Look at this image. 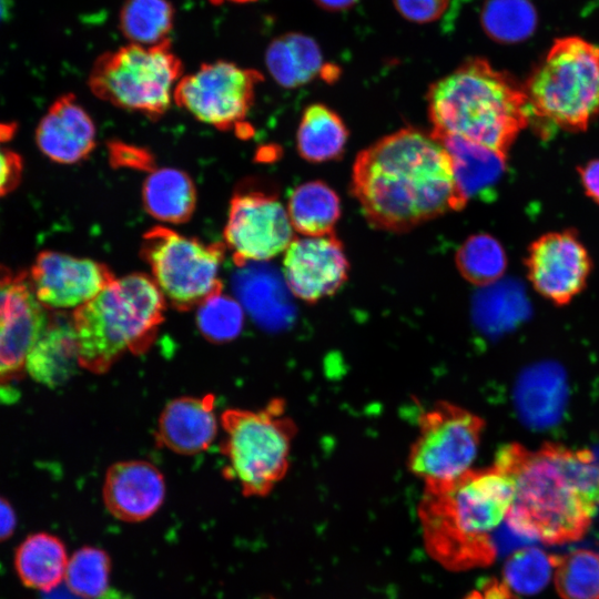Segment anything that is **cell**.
Here are the masks:
<instances>
[{"mask_svg": "<svg viewBox=\"0 0 599 599\" xmlns=\"http://www.w3.org/2000/svg\"><path fill=\"white\" fill-rule=\"evenodd\" d=\"M597 451H598V456H599V450H597Z\"/></svg>", "mask_w": 599, "mask_h": 599, "instance_id": "45", "label": "cell"}, {"mask_svg": "<svg viewBox=\"0 0 599 599\" xmlns=\"http://www.w3.org/2000/svg\"><path fill=\"white\" fill-rule=\"evenodd\" d=\"M225 251L224 243H205L155 226L143 235L140 253L166 303L186 312L223 292L220 274Z\"/></svg>", "mask_w": 599, "mask_h": 599, "instance_id": "9", "label": "cell"}, {"mask_svg": "<svg viewBox=\"0 0 599 599\" xmlns=\"http://www.w3.org/2000/svg\"><path fill=\"white\" fill-rule=\"evenodd\" d=\"M77 366L79 362L71 318L50 312L47 325L28 353L26 373L35 382L54 387L65 383Z\"/></svg>", "mask_w": 599, "mask_h": 599, "instance_id": "21", "label": "cell"}, {"mask_svg": "<svg viewBox=\"0 0 599 599\" xmlns=\"http://www.w3.org/2000/svg\"><path fill=\"white\" fill-rule=\"evenodd\" d=\"M456 265L461 276L477 286L498 282L507 267L502 245L486 233L470 235L456 252Z\"/></svg>", "mask_w": 599, "mask_h": 599, "instance_id": "30", "label": "cell"}, {"mask_svg": "<svg viewBox=\"0 0 599 599\" xmlns=\"http://www.w3.org/2000/svg\"><path fill=\"white\" fill-rule=\"evenodd\" d=\"M212 4L214 6H221L225 2L227 3H248V2H254L256 0H209Z\"/></svg>", "mask_w": 599, "mask_h": 599, "instance_id": "43", "label": "cell"}, {"mask_svg": "<svg viewBox=\"0 0 599 599\" xmlns=\"http://www.w3.org/2000/svg\"><path fill=\"white\" fill-rule=\"evenodd\" d=\"M23 161L20 154L0 139V197L12 192L21 182Z\"/></svg>", "mask_w": 599, "mask_h": 599, "instance_id": "37", "label": "cell"}, {"mask_svg": "<svg viewBox=\"0 0 599 599\" xmlns=\"http://www.w3.org/2000/svg\"><path fill=\"white\" fill-rule=\"evenodd\" d=\"M480 23L491 40L518 43L535 33L538 13L530 0H485Z\"/></svg>", "mask_w": 599, "mask_h": 599, "instance_id": "29", "label": "cell"}, {"mask_svg": "<svg viewBox=\"0 0 599 599\" xmlns=\"http://www.w3.org/2000/svg\"><path fill=\"white\" fill-rule=\"evenodd\" d=\"M522 87L539 134L585 131L599 116V45L576 35L556 39Z\"/></svg>", "mask_w": 599, "mask_h": 599, "instance_id": "6", "label": "cell"}, {"mask_svg": "<svg viewBox=\"0 0 599 599\" xmlns=\"http://www.w3.org/2000/svg\"><path fill=\"white\" fill-rule=\"evenodd\" d=\"M434 135H456L507 156L529 124L522 84L484 58H470L430 84L426 94Z\"/></svg>", "mask_w": 599, "mask_h": 599, "instance_id": "3", "label": "cell"}, {"mask_svg": "<svg viewBox=\"0 0 599 599\" xmlns=\"http://www.w3.org/2000/svg\"><path fill=\"white\" fill-rule=\"evenodd\" d=\"M145 211L164 223L189 221L196 206V189L191 176L175 167L153 170L142 187Z\"/></svg>", "mask_w": 599, "mask_h": 599, "instance_id": "24", "label": "cell"}, {"mask_svg": "<svg viewBox=\"0 0 599 599\" xmlns=\"http://www.w3.org/2000/svg\"><path fill=\"white\" fill-rule=\"evenodd\" d=\"M272 78L284 88H297L317 77L334 78L335 68L325 64L318 44L308 35L288 32L275 38L265 51Z\"/></svg>", "mask_w": 599, "mask_h": 599, "instance_id": "22", "label": "cell"}, {"mask_svg": "<svg viewBox=\"0 0 599 599\" xmlns=\"http://www.w3.org/2000/svg\"><path fill=\"white\" fill-rule=\"evenodd\" d=\"M555 569V556L536 547H526L514 552L502 570V583L514 595H535L541 591Z\"/></svg>", "mask_w": 599, "mask_h": 599, "instance_id": "34", "label": "cell"}, {"mask_svg": "<svg viewBox=\"0 0 599 599\" xmlns=\"http://www.w3.org/2000/svg\"><path fill=\"white\" fill-rule=\"evenodd\" d=\"M348 139L342 118L327 105H308L301 118L296 146L298 154L311 163H322L341 158Z\"/></svg>", "mask_w": 599, "mask_h": 599, "instance_id": "27", "label": "cell"}, {"mask_svg": "<svg viewBox=\"0 0 599 599\" xmlns=\"http://www.w3.org/2000/svg\"><path fill=\"white\" fill-rule=\"evenodd\" d=\"M418 424L407 465L425 485L451 481L471 469L485 428L480 416L439 402L422 414Z\"/></svg>", "mask_w": 599, "mask_h": 599, "instance_id": "10", "label": "cell"}, {"mask_svg": "<svg viewBox=\"0 0 599 599\" xmlns=\"http://www.w3.org/2000/svg\"><path fill=\"white\" fill-rule=\"evenodd\" d=\"M433 136L450 158L455 183L466 204L484 199L496 187L506 171L507 156L456 135Z\"/></svg>", "mask_w": 599, "mask_h": 599, "instance_id": "20", "label": "cell"}, {"mask_svg": "<svg viewBox=\"0 0 599 599\" xmlns=\"http://www.w3.org/2000/svg\"><path fill=\"white\" fill-rule=\"evenodd\" d=\"M68 555L63 541L49 532L29 535L14 551L20 581L34 590L50 591L65 576Z\"/></svg>", "mask_w": 599, "mask_h": 599, "instance_id": "25", "label": "cell"}, {"mask_svg": "<svg viewBox=\"0 0 599 599\" xmlns=\"http://www.w3.org/2000/svg\"><path fill=\"white\" fill-rule=\"evenodd\" d=\"M99 599H130L125 593L115 589H108Z\"/></svg>", "mask_w": 599, "mask_h": 599, "instance_id": "42", "label": "cell"}, {"mask_svg": "<svg viewBox=\"0 0 599 599\" xmlns=\"http://www.w3.org/2000/svg\"><path fill=\"white\" fill-rule=\"evenodd\" d=\"M166 305L150 275L115 277L72 313L79 366L100 375L125 354L146 352L164 322Z\"/></svg>", "mask_w": 599, "mask_h": 599, "instance_id": "5", "label": "cell"}, {"mask_svg": "<svg viewBox=\"0 0 599 599\" xmlns=\"http://www.w3.org/2000/svg\"><path fill=\"white\" fill-rule=\"evenodd\" d=\"M578 174L586 194L599 205V158L579 166Z\"/></svg>", "mask_w": 599, "mask_h": 599, "instance_id": "38", "label": "cell"}, {"mask_svg": "<svg viewBox=\"0 0 599 599\" xmlns=\"http://www.w3.org/2000/svg\"><path fill=\"white\" fill-rule=\"evenodd\" d=\"M29 278L35 297L45 308L74 311L97 296L115 276L104 263L42 251L30 268Z\"/></svg>", "mask_w": 599, "mask_h": 599, "instance_id": "15", "label": "cell"}, {"mask_svg": "<svg viewBox=\"0 0 599 599\" xmlns=\"http://www.w3.org/2000/svg\"><path fill=\"white\" fill-rule=\"evenodd\" d=\"M398 13L415 23L436 21L445 12L449 0H393Z\"/></svg>", "mask_w": 599, "mask_h": 599, "instance_id": "36", "label": "cell"}, {"mask_svg": "<svg viewBox=\"0 0 599 599\" xmlns=\"http://www.w3.org/2000/svg\"><path fill=\"white\" fill-rule=\"evenodd\" d=\"M494 465L514 483V500L505 518L511 529L549 545L576 541L587 532L597 507L568 478L555 444L537 451L509 444L499 449Z\"/></svg>", "mask_w": 599, "mask_h": 599, "instance_id": "4", "label": "cell"}, {"mask_svg": "<svg viewBox=\"0 0 599 599\" xmlns=\"http://www.w3.org/2000/svg\"><path fill=\"white\" fill-rule=\"evenodd\" d=\"M564 370L554 363H540L526 369L516 386L515 398L524 422L546 427L558 422L567 396Z\"/></svg>", "mask_w": 599, "mask_h": 599, "instance_id": "23", "label": "cell"}, {"mask_svg": "<svg viewBox=\"0 0 599 599\" xmlns=\"http://www.w3.org/2000/svg\"><path fill=\"white\" fill-rule=\"evenodd\" d=\"M351 191L370 226L403 233L466 206L450 158L429 132L403 128L362 150Z\"/></svg>", "mask_w": 599, "mask_h": 599, "instance_id": "1", "label": "cell"}, {"mask_svg": "<svg viewBox=\"0 0 599 599\" xmlns=\"http://www.w3.org/2000/svg\"><path fill=\"white\" fill-rule=\"evenodd\" d=\"M29 273L0 264V388L26 373V359L49 318Z\"/></svg>", "mask_w": 599, "mask_h": 599, "instance_id": "13", "label": "cell"}, {"mask_svg": "<svg viewBox=\"0 0 599 599\" xmlns=\"http://www.w3.org/2000/svg\"><path fill=\"white\" fill-rule=\"evenodd\" d=\"M514 500V483L497 466L425 485L419 506L429 554L449 569L485 566L498 555L494 530Z\"/></svg>", "mask_w": 599, "mask_h": 599, "instance_id": "2", "label": "cell"}, {"mask_svg": "<svg viewBox=\"0 0 599 599\" xmlns=\"http://www.w3.org/2000/svg\"><path fill=\"white\" fill-rule=\"evenodd\" d=\"M287 210L278 196L252 183L234 192L224 227V244L235 265L267 262L294 238Z\"/></svg>", "mask_w": 599, "mask_h": 599, "instance_id": "12", "label": "cell"}, {"mask_svg": "<svg viewBox=\"0 0 599 599\" xmlns=\"http://www.w3.org/2000/svg\"><path fill=\"white\" fill-rule=\"evenodd\" d=\"M358 0H314V2L324 10L337 12L349 9Z\"/></svg>", "mask_w": 599, "mask_h": 599, "instance_id": "40", "label": "cell"}, {"mask_svg": "<svg viewBox=\"0 0 599 599\" xmlns=\"http://www.w3.org/2000/svg\"><path fill=\"white\" fill-rule=\"evenodd\" d=\"M467 599H484L481 592H473Z\"/></svg>", "mask_w": 599, "mask_h": 599, "instance_id": "44", "label": "cell"}, {"mask_svg": "<svg viewBox=\"0 0 599 599\" xmlns=\"http://www.w3.org/2000/svg\"><path fill=\"white\" fill-rule=\"evenodd\" d=\"M111 559L103 549L84 546L67 565L65 582L69 590L82 599H99L108 589Z\"/></svg>", "mask_w": 599, "mask_h": 599, "instance_id": "32", "label": "cell"}, {"mask_svg": "<svg viewBox=\"0 0 599 599\" xmlns=\"http://www.w3.org/2000/svg\"><path fill=\"white\" fill-rule=\"evenodd\" d=\"M263 75L229 61L202 64L177 82L173 101L195 119L220 130L243 124Z\"/></svg>", "mask_w": 599, "mask_h": 599, "instance_id": "11", "label": "cell"}, {"mask_svg": "<svg viewBox=\"0 0 599 599\" xmlns=\"http://www.w3.org/2000/svg\"><path fill=\"white\" fill-rule=\"evenodd\" d=\"M182 72L170 39L154 45L128 43L102 53L88 83L99 99L158 120L169 110Z\"/></svg>", "mask_w": 599, "mask_h": 599, "instance_id": "8", "label": "cell"}, {"mask_svg": "<svg viewBox=\"0 0 599 599\" xmlns=\"http://www.w3.org/2000/svg\"><path fill=\"white\" fill-rule=\"evenodd\" d=\"M220 425L215 396L176 397L162 409L155 429V441L177 455L192 456L206 450L215 440Z\"/></svg>", "mask_w": 599, "mask_h": 599, "instance_id": "19", "label": "cell"}, {"mask_svg": "<svg viewBox=\"0 0 599 599\" xmlns=\"http://www.w3.org/2000/svg\"><path fill=\"white\" fill-rule=\"evenodd\" d=\"M476 305L483 322L500 329L515 325L529 309L525 292L515 281H498L485 286L477 295Z\"/></svg>", "mask_w": 599, "mask_h": 599, "instance_id": "33", "label": "cell"}, {"mask_svg": "<svg viewBox=\"0 0 599 599\" xmlns=\"http://www.w3.org/2000/svg\"><path fill=\"white\" fill-rule=\"evenodd\" d=\"M286 210L295 232L303 236H325L334 234L341 217V201L325 182L309 181L292 191Z\"/></svg>", "mask_w": 599, "mask_h": 599, "instance_id": "26", "label": "cell"}, {"mask_svg": "<svg viewBox=\"0 0 599 599\" xmlns=\"http://www.w3.org/2000/svg\"><path fill=\"white\" fill-rule=\"evenodd\" d=\"M95 141L94 123L72 93L59 97L35 130L41 153L60 164L82 162L95 148Z\"/></svg>", "mask_w": 599, "mask_h": 599, "instance_id": "18", "label": "cell"}, {"mask_svg": "<svg viewBox=\"0 0 599 599\" xmlns=\"http://www.w3.org/2000/svg\"><path fill=\"white\" fill-rule=\"evenodd\" d=\"M349 263L335 234L294 237L284 252L283 278L298 300L314 304L347 281Z\"/></svg>", "mask_w": 599, "mask_h": 599, "instance_id": "16", "label": "cell"}, {"mask_svg": "<svg viewBox=\"0 0 599 599\" xmlns=\"http://www.w3.org/2000/svg\"><path fill=\"white\" fill-rule=\"evenodd\" d=\"M12 1L0 0V23L3 22L11 12Z\"/></svg>", "mask_w": 599, "mask_h": 599, "instance_id": "41", "label": "cell"}, {"mask_svg": "<svg viewBox=\"0 0 599 599\" xmlns=\"http://www.w3.org/2000/svg\"><path fill=\"white\" fill-rule=\"evenodd\" d=\"M555 586L562 599H599V555L578 549L555 556Z\"/></svg>", "mask_w": 599, "mask_h": 599, "instance_id": "31", "label": "cell"}, {"mask_svg": "<svg viewBox=\"0 0 599 599\" xmlns=\"http://www.w3.org/2000/svg\"><path fill=\"white\" fill-rule=\"evenodd\" d=\"M220 425L224 433L221 453L227 460L225 477L235 480L246 497L268 495L288 470L297 433L285 402L274 398L256 410L226 409Z\"/></svg>", "mask_w": 599, "mask_h": 599, "instance_id": "7", "label": "cell"}, {"mask_svg": "<svg viewBox=\"0 0 599 599\" xmlns=\"http://www.w3.org/2000/svg\"><path fill=\"white\" fill-rule=\"evenodd\" d=\"M102 498L109 512L126 522L153 516L165 498V480L150 461L132 459L112 464L104 476Z\"/></svg>", "mask_w": 599, "mask_h": 599, "instance_id": "17", "label": "cell"}, {"mask_svg": "<svg viewBox=\"0 0 599 599\" xmlns=\"http://www.w3.org/2000/svg\"><path fill=\"white\" fill-rule=\"evenodd\" d=\"M196 324L209 342H231L243 328L244 309L235 298L222 292L196 308Z\"/></svg>", "mask_w": 599, "mask_h": 599, "instance_id": "35", "label": "cell"}, {"mask_svg": "<svg viewBox=\"0 0 599 599\" xmlns=\"http://www.w3.org/2000/svg\"><path fill=\"white\" fill-rule=\"evenodd\" d=\"M17 528V514L12 505L0 496V542L9 539Z\"/></svg>", "mask_w": 599, "mask_h": 599, "instance_id": "39", "label": "cell"}, {"mask_svg": "<svg viewBox=\"0 0 599 599\" xmlns=\"http://www.w3.org/2000/svg\"><path fill=\"white\" fill-rule=\"evenodd\" d=\"M526 266L531 285L542 297L566 305L586 287L592 262L575 231L565 230L534 241Z\"/></svg>", "mask_w": 599, "mask_h": 599, "instance_id": "14", "label": "cell"}, {"mask_svg": "<svg viewBox=\"0 0 599 599\" xmlns=\"http://www.w3.org/2000/svg\"><path fill=\"white\" fill-rule=\"evenodd\" d=\"M175 11L169 0H125L119 28L130 43L154 45L169 39Z\"/></svg>", "mask_w": 599, "mask_h": 599, "instance_id": "28", "label": "cell"}]
</instances>
